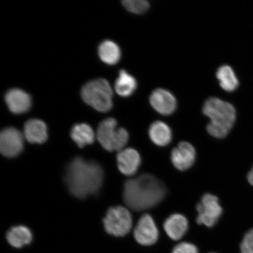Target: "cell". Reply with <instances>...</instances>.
<instances>
[{
  "mask_svg": "<svg viewBox=\"0 0 253 253\" xmlns=\"http://www.w3.org/2000/svg\"><path fill=\"white\" fill-rule=\"evenodd\" d=\"M167 189L164 183L149 173L128 180L123 191L125 203L131 210H149L159 204L165 198Z\"/></svg>",
  "mask_w": 253,
  "mask_h": 253,
  "instance_id": "6da1fadb",
  "label": "cell"
},
{
  "mask_svg": "<svg viewBox=\"0 0 253 253\" xmlns=\"http://www.w3.org/2000/svg\"><path fill=\"white\" fill-rule=\"evenodd\" d=\"M103 178V170L99 164L80 157L75 158L66 167V185L71 194L79 199L99 192Z\"/></svg>",
  "mask_w": 253,
  "mask_h": 253,
  "instance_id": "7a4b0ae2",
  "label": "cell"
},
{
  "mask_svg": "<svg viewBox=\"0 0 253 253\" xmlns=\"http://www.w3.org/2000/svg\"><path fill=\"white\" fill-rule=\"evenodd\" d=\"M203 113L210 119L207 127L208 132L215 138L226 137L236 121L235 107L216 97H211L206 101Z\"/></svg>",
  "mask_w": 253,
  "mask_h": 253,
  "instance_id": "3957f363",
  "label": "cell"
},
{
  "mask_svg": "<svg viewBox=\"0 0 253 253\" xmlns=\"http://www.w3.org/2000/svg\"><path fill=\"white\" fill-rule=\"evenodd\" d=\"M84 102L100 112H107L113 106V91L105 79H97L88 82L82 88Z\"/></svg>",
  "mask_w": 253,
  "mask_h": 253,
  "instance_id": "277c9868",
  "label": "cell"
},
{
  "mask_svg": "<svg viewBox=\"0 0 253 253\" xmlns=\"http://www.w3.org/2000/svg\"><path fill=\"white\" fill-rule=\"evenodd\" d=\"M117 121L113 118L103 120L97 130V138L102 146L107 151H120L127 144L129 135L123 128H117Z\"/></svg>",
  "mask_w": 253,
  "mask_h": 253,
  "instance_id": "5b68a950",
  "label": "cell"
},
{
  "mask_svg": "<svg viewBox=\"0 0 253 253\" xmlns=\"http://www.w3.org/2000/svg\"><path fill=\"white\" fill-rule=\"evenodd\" d=\"M103 223L104 229L110 235L122 237L127 235L131 229L132 216L127 209L119 206L109 209Z\"/></svg>",
  "mask_w": 253,
  "mask_h": 253,
  "instance_id": "8992f818",
  "label": "cell"
},
{
  "mask_svg": "<svg viewBox=\"0 0 253 253\" xmlns=\"http://www.w3.org/2000/svg\"><path fill=\"white\" fill-rule=\"evenodd\" d=\"M198 211L197 222L211 227L216 224L223 212L219 199L216 196L206 194L197 206Z\"/></svg>",
  "mask_w": 253,
  "mask_h": 253,
  "instance_id": "52a82bcc",
  "label": "cell"
},
{
  "mask_svg": "<svg viewBox=\"0 0 253 253\" xmlns=\"http://www.w3.org/2000/svg\"><path fill=\"white\" fill-rule=\"evenodd\" d=\"M23 148L24 137L20 131L14 127L3 129L0 135V151L3 156L8 158L17 157Z\"/></svg>",
  "mask_w": 253,
  "mask_h": 253,
  "instance_id": "ba28073f",
  "label": "cell"
},
{
  "mask_svg": "<svg viewBox=\"0 0 253 253\" xmlns=\"http://www.w3.org/2000/svg\"><path fill=\"white\" fill-rule=\"evenodd\" d=\"M134 236L136 241L141 245L151 246L157 242L159 232L150 214L142 215L134 230Z\"/></svg>",
  "mask_w": 253,
  "mask_h": 253,
  "instance_id": "9c48e42d",
  "label": "cell"
},
{
  "mask_svg": "<svg viewBox=\"0 0 253 253\" xmlns=\"http://www.w3.org/2000/svg\"><path fill=\"white\" fill-rule=\"evenodd\" d=\"M173 166L179 170H187L195 163L196 151L191 144L182 141L174 148L170 155Z\"/></svg>",
  "mask_w": 253,
  "mask_h": 253,
  "instance_id": "30bf717a",
  "label": "cell"
},
{
  "mask_svg": "<svg viewBox=\"0 0 253 253\" xmlns=\"http://www.w3.org/2000/svg\"><path fill=\"white\" fill-rule=\"evenodd\" d=\"M150 102L156 112L164 116L171 115L177 107L175 97L169 91L163 88H157L151 93Z\"/></svg>",
  "mask_w": 253,
  "mask_h": 253,
  "instance_id": "8fae6325",
  "label": "cell"
},
{
  "mask_svg": "<svg viewBox=\"0 0 253 253\" xmlns=\"http://www.w3.org/2000/svg\"><path fill=\"white\" fill-rule=\"evenodd\" d=\"M117 161L120 172L126 176H132L137 172L141 159L137 150L128 148L119 151Z\"/></svg>",
  "mask_w": 253,
  "mask_h": 253,
  "instance_id": "7c38bea8",
  "label": "cell"
},
{
  "mask_svg": "<svg viewBox=\"0 0 253 253\" xmlns=\"http://www.w3.org/2000/svg\"><path fill=\"white\" fill-rule=\"evenodd\" d=\"M5 102L9 110L15 114L26 113L31 106L29 94L20 88H12L5 94Z\"/></svg>",
  "mask_w": 253,
  "mask_h": 253,
  "instance_id": "4fadbf2b",
  "label": "cell"
},
{
  "mask_svg": "<svg viewBox=\"0 0 253 253\" xmlns=\"http://www.w3.org/2000/svg\"><path fill=\"white\" fill-rule=\"evenodd\" d=\"M167 235L173 240L182 238L188 229V220L183 215L173 214L167 218L164 223Z\"/></svg>",
  "mask_w": 253,
  "mask_h": 253,
  "instance_id": "5bb4252c",
  "label": "cell"
},
{
  "mask_svg": "<svg viewBox=\"0 0 253 253\" xmlns=\"http://www.w3.org/2000/svg\"><path fill=\"white\" fill-rule=\"evenodd\" d=\"M24 136L28 141L33 144H42L47 138L45 123L39 119L28 120L24 126Z\"/></svg>",
  "mask_w": 253,
  "mask_h": 253,
  "instance_id": "9a60e30c",
  "label": "cell"
},
{
  "mask_svg": "<svg viewBox=\"0 0 253 253\" xmlns=\"http://www.w3.org/2000/svg\"><path fill=\"white\" fill-rule=\"evenodd\" d=\"M151 140L158 146L166 147L172 140V131L165 123L160 121L152 123L149 131Z\"/></svg>",
  "mask_w": 253,
  "mask_h": 253,
  "instance_id": "2e32d148",
  "label": "cell"
},
{
  "mask_svg": "<svg viewBox=\"0 0 253 253\" xmlns=\"http://www.w3.org/2000/svg\"><path fill=\"white\" fill-rule=\"evenodd\" d=\"M6 237L9 245L15 248L20 249L30 244L33 240V234L28 227L18 226L9 230Z\"/></svg>",
  "mask_w": 253,
  "mask_h": 253,
  "instance_id": "e0dca14e",
  "label": "cell"
},
{
  "mask_svg": "<svg viewBox=\"0 0 253 253\" xmlns=\"http://www.w3.org/2000/svg\"><path fill=\"white\" fill-rule=\"evenodd\" d=\"M71 137L79 148H84L87 145L91 144L94 141L95 134L89 125L82 123L76 125L72 128Z\"/></svg>",
  "mask_w": 253,
  "mask_h": 253,
  "instance_id": "ac0fdd59",
  "label": "cell"
},
{
  "mask_svg": "<svg viewBox=\"0 0 253 253\" xmlns=\"http://www.w3.org/2000/svg\"><path fill=\"white\" fill-rule=\"evenodd\" d=\"M220 86L224 90L231 92L239 86V81L232 68L228 65L221 66L216 73Z\"/></svg>",
  "mask_w": 253,
  "mask_h": 253,
  "instance_id": "d6986e66",
  "label": "cell"
},
{
  "mask_svg": "<svg viewBox=\"0 0 253 253\" xmlns=\"http://www.w3.org/2000/svg\"><path fill=\"white\" fill-rule=\"evenodd\" d=\"M137 81L125 70H121L115 83L116 93L122 97H128L137 88Z\"/></svg>",
  "mask_w": 253,
  "mask_h": 253,
  "instance_id": "ffe728a7",
  "label": "cell"
},
{
  "mask_svg": "<svg viewBox=\"0 0 253 253\" xmlns=\"http://www.w3.org/2000/svg\"><path fill=\"white\" fill-rule=\"evenodd\" d=\"M99 54L101 59L109 65H115L119 61L121 57L120 47L115 42L105 41L100 44Z\"/></svg>",
  "mask_w": 253,
  "mask_h": 253,
  "instance_id": "44dd1931",
  "label": "cell"
},
{
  "mask_svg": "<svg viewBox=\"0 0 253 253\" xmlns=\"http://www.w3.org/2000/svg\"><path fill=\"white\" fill-rule=\"evenodd\" d=\"M122 4L126 10L135 14H144L150 8L146 0H125Z\"/></svg>",
  "mask_w": 253,
  "mask_h": 253,
  "instance_id": "7402d4cb",
  "label": "cell"
},
{
  "mask_svg": "<svg viewBox=\"0 0 253 253\" xmlns=\"http://www.w3.org/2000/svg\"><path fill=\"white\" fill-rule=\"evenodd\" d=\"M240 248L242 253H253V229L246 234Z\"/></svg>",
  "mask_w": 253,
  "mask_h": 253,
  "instance_id": "603a6c76",
  "label": "cell"
},
{
  "mask_svg": "<svg viewBox=\"0 0 253 253\" xmlns=\"http://www.w3.org/2000/svg\"><path fill=\"white\" fill-rule=\"evenodd\" d=\"M172 253H198L197 246L187 242L179 243L173 249Z\"/></svg>",
  "mask_w": 253,
  "mask_h": 253,
  "instance_id": "cb8c5ba5",
  "label": "cell"
},
{
  "mask_svg": "<svg viewBox=\"0 0 253 253\" xmlns=\"http://www.w3.org/2000/svg\"><path fill=\"white\" fill-rule=\"evenodd\" d=\"M248 178L249 183L253 186V167L248 174Z\"/></svg>",
  "mask_w": 253,
  "mask_h": 253,
  "instance_id": "d4e9b609",
  "label": "cell"
},
{
  "mask_svg": "<svg viewBox=\"0 0 253 253\" xmlns=\"http://www.w3.org/2000/svg\"></svg>",
  "mask_w": 253,
  "mask_h": 253,
  "instance_id": "484cf974",
  "label": "cell"
}]
</instances>
